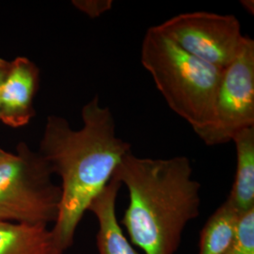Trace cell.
Instances as JSON below:
<instances>
[{
	"label": "cell",
	"instance_id": "1",
	"mask_svg": "<svg viewBox=\"0 0 254 254\" xmlns=\"http://www.w3.org/2000/svg\"><path fill=\"white\" fill-rule=\"evenodd\" d=\"M81 118L83 126L75 130L64 117L49 116L40 142L39 153L62 180L59 214L51 229L62 254L73 245L92 200L131 153V144L117 136L113 114L98 95L83 107Z\"/></svg>",
	"mask_w": 254,
	"mask_h": 254
},
{
	"label": "cell",
	"instance_id": "2",
	"mask_svg": "<svg viewBox=\"0 0 254 254\" xmlns=\"http://www.w3.org/2000/svg\"><path fill=\"white\" fill-rule=\"evenodd\" d=\"M129 203L121 223L144 254H175L191 220L200 216V184L187 156L166 159L127 154L112 176Z\"/></svg>",
	"mask_w": 254,
	"mask_h": 254
},
{
	"label": "cell",
	"instance_id": "3",
	"mask_svg": "<svg viewBox=\"0 0 254 254\" xmlns=\"http://www.w3.org/2000/svg\"><path fill=\"white\" fill-rule=\"evenodd\" d=\"M140 59L170 109L196 134L207 127L222 71L184 51L157 26L146 31Z\"/></svg>",
	"mask_w": 254,
	"mask_h": 254
},
{
	"label": "cell",
	"instance_id": "4",
	"mask_svg": "<svg viewBox=\"0 0 254 254\" xmlns=\"http://www.w3.org/2000/svg\"><path fill=\"white\" fill-rule=\"evenodd\" d=\"M51 167L25 142L0 160V221L29 225L54 224L61 188Z\"/></svg>",
	"mask_w": 254,
	"mask_h": 254
},
{
	"label": "cell",
	"instance_id": "5",
	"mask_svg": "<svg viewBox=\"0 0 254 254\" xmlns=\"http://www.w3.org/2000/svg\"><path fill=\"white\" fill-rule=\"evenodd\" d=\"M254 127V41L245 36L236 59L222 71L211 121L197 136L207 146L220 145Z\"/></svg>",
	"mask_w": 254,
	"mask_h": 254
},
{
	"label": "cell",
	"instance_id": "6",
	"mask_svg": "<svg viewBox=\"0 0 254 254\" xmlns=\"http://www.w3.org/2000/svg\"><path fill=\"white\" fill-rule=\"evenodd\" d=\"M157 27L184 51L221 71L234 62L245 38L236 16L208 11L182 13Z\"/></svg>",
	"mask_w": 254,
	"mask_h": 254
},
{
	"label": "cell",
	"instance_id": "7",
	"mask_svg": "<svg viewBox=\"0 0 254 254\" xmlns=\"http://www.w3.org/2000/svg\"><path fill=\"white\" fill-rule=\"evenodd\" d=\"M40 70L26 57L9 62L0 91V121L7 127H25L35 115L34 98L39 90Z\"/></svg>",
	"mask_w": 254,
	"mask_h": 254
},
{
	"label": "cell",
	"instance_id": "8",
	"mask_svg": "<svg viewBox=\"0 0 254 254\" xmlns=\"http://www.w3.org/2000/svg\"><path fill=\"white\" fill-rule=\"evenodd\" d=\"M122 185L111 178L88 208L98 222L96 244L99 254H139L123 233L116 215V201Z\"/></svg>",
	"mask_w": 254,
	"mask_h": 254
},
{
	"label": "cell",
	"instance_id": "9",
	"mask_svg": "<svg viewBox=\"0 0 254 254\" xmlns=\"http://www.w3.org/2000/svg\"><path fill=\"white\" fill-rule=\"evenodd\" d=\"M232 141L236 145V172L227 199L242 214L254 207V127L238 131Z\"/></svg>",
	"mask_w": 254,
	"mask_h": 254
},
{
	"label": "cell",
	"instance_id": "10",
	"mask_svg": "<svg viewBox=\"0 0 254 254\" xmlns=\"http://www.w3.org/2000/svg\"><path fill=\"white\" fill-rule=\"evenodd\" d=\"M0 254H62L51 229L0 221Z\"/></svg>",
	"mask_w": 254,
	"mask_h": 254
},
{
	"label": "cell",
	"instance_id": "11",
	"mask_svg": "<svg viewBox=\"0 0 254 254\" xmlns=\"http://www.w3.org/2000/svg\"><path fill=\"white\" fill-rule=\"evenodd\" d=\"M240 213L226 200L211 215L200 232L199 254H225L236 236Z\"/></svg>",
	"mask_w": 254,
	"mask_h": 254
},
{
	"label": "cell",
	"instance_id": "12",
	"mask_svg": "<svg viewBox=\"0 0 254 254\" xmlns=\"http://www.w3.org/2000/svg\"><path fill=\"white\" fill-rule=\"evenodd\" d=\"M225 254H254V207L240 214L236 236Z\"/></svg>",
	"mask_w": 254,
	"mask_h": 254
},
{
	"label": "cell",
	"instance_id": "13",
	"mask_svg": "<svg viewBox=\"0 0 254 254\" xmlns=\"http://www.w3.org/2000/svg\"><path fill=\"white\" fill-rule=\"evenodd\" d=\"M73 6L91 18H97L113 6L111 0H73Z\"/></svg>",
	"mask_w": 254,
	"mask_h": 254
},
{
	"label": "cell",
	"instance_id": "14",
	"mask_svg": "<svg viewBox=\"0 0 254 254\" xmlns=\"http://www.w3.org/2000/svg\"><path fill=\"white\" fill-rule=\"evenodd\" d=\"M9 62L0 58V91H1V86L2 83L4 81V78L7 74V72L9 70Z\"/></svg>",
	"mask_w": 254,
	"mask_h": 254
},
{
	"label": "cell",
	"instance_id": "15",
	"mask_svg": "<svg viewBox=\"0 0 254 254\" xmlns=\"http://www.w3.org/2000/svg\"><path fill=\"white\" fill-rule=\"evenodd\" d=\"M242 3V6L245 8L249 12H252V13H254V1H242L241 2Z\"/></svg>",
	"mask_w": 254,
	"mask_h": 254
},
{
	"label": "cell",
	"instance_id": "16",
	"mask_svg": "<svg viewBox=\"0 0 254 254\" xmlns=\"http://www.w3.org/2000/svg\"><path fill=\"white\" fill-rule=\"evenodd\" d=\"M7 154H8V153H7L6 151H4V150L0 147V160H1V159H2V158H3V157H4V156H5Z\"/></svg>",
	"mask_w": 254,
	"mask_h": 254
}]
</instances>
